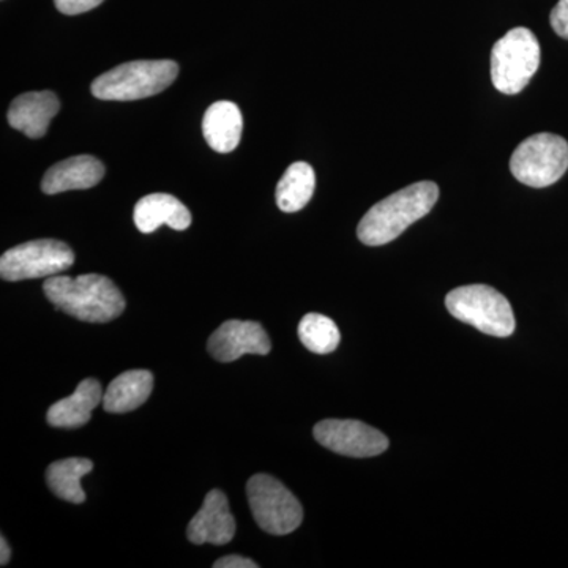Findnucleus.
Returning <instances> with one entry per match:
<instances>
[{
	"mask_svg": "<svg viewBox=\"0 0 568 568\" xmlns=\"http://www.w3.org/2000/svg\"><path fill=\"white\" fill-rule=\"evenodd\" d=\"M44 295L55 308L84 323L104 324L118 320L125 298L108 276L99 274L55 275L43 284Z\"/></svg>",
	"mask_w": 568,
	"mask_h": 568,
	"instance_id": "1",
	"label": "nucleus"
},
{
	"mask_svg": "<svg viewBox=\"0 0 568 568\" xmlns=\"http://www.w3.org/2000/svg\"><path fill=\"white\" fill-rule=\"evenodd\" d=\"M439 200V186L435 182L413 183L373 205L357 226L362 244L381 246L390 244L410 224L432 212Z\"/></svg>",
	"mask_w": 568,
	"mask_h": 568,
	"instance_id": "2",
	"label": "nucleus"
},
{
	"mask_svg": "<svg viewBox=\"0 0 568 568\" xmlns=\"http://www.w3.org/2000/svg\"><path fill=\"white\" fill-rule=\"evenodd\" d=\"M179 74L174 61H134L106 71L92 82V95L106 102H132L159 95Z\"/></svg>",
	"mask_w": 568,
	"mask_h": 568,
	"instance_id": "3",
	"label": "nucleus"
},
{
	"mask_svg": "<svg viewBox=\"0 0 568 568\" xmlns=\"http://www.w3.org/2000/svg\"><path fill=\"white\" fill-rule=\"evenodd\" d=\"M446 306L452 316L473 325L481 334L506 338L517 328L510 302L487 284H469L450 291Z\"/></svg>",
	"mask_w": 568,
	"mask_h": 568,
	"instance_id": "4",
	"label": "nucleus"
},
{
	"mask_svg": "<svg viewBox=\"0 0 568 568\" xmlns=\"http://www.w3.org/2000/svg\"><path fill=\"white\" fill-rule=\"evenodd\" d=\"M540 67V44L532 31L515 28L491 51V81L497 91L517 95Z\"/></svg>",
	"mask_w": 568,
	"mask_h": 568,
	"instance_id": "5",
	"label": "nucleus"
},
{
	"mask_svg": "<svg viewBox=\"0 0 568 568\" xmlns=\"http://www.w3.org/2000/svg\"><path fill=\"white\" fill-rule=\"evenodd\" d=\"M568 142L552 133H537L515 149L510 171L518 182L532 189L552 185L567 173Z\"/></svg>",
	"mask_w": 568,
	"mask_h": 568,
	"instance_id": "6",
	"label": "nucleus"
},
{
	"mask_svg": "<svg viewBox=\"0 0 568 568\" xmlns=\"http://www.w3.org/2000/svg\"><path fill=\"white\" fill-rule=\"evenodd\" d=\"M254 521L272 536L294 532L304 519V508L282 481L267 474H256L246 484Z\"/></svg>",
	"mask_w": 568,
	"mask_h": 568,
	"instance_id": "7",
	"label": "nucleus"
},
{
	"mask_svg": "<svg viewBox=\"0 0 568 568\" xmlns=\"http://www.w3.org/2000/svg\"><path fill=\"white\" fill-rule=\"evenodd\" d=\"M74 254L65 242L54 239L26 242L13 246L0 257V276L6 282L51 278L69 271Z\"/></svg>",
	"mask_w": 568,
	"mask_h": 568,
	"instance_id": "8",
	"label": "nucleus"
},
{
	"mask_svg": "<svg viewBox=\"0 0 568 568\" xmlns=\"http://www.w3.org/2000/svg\"><path fill=\"white\" fill-rule=\"evenodd\" d=\"M313 435L321 446L351 458L377 457L388 448L384 433L358 420L328 418L316 424Z\"/></svg>",
	"mask_w": 568,
	"mask_h": 568,
	"instance_id": "9",
	"label": "nucleus"
},
{
	"mask_svg": "<svg viewBox=\"0 0 568 568\" xmlns=\"http://www.w3.org/2000/svg\"><path fill=\"white\" fill-rule=\"evenodd\" d=\"M207 349L215 361L230 364L245 354L267 355L272 343L260 323L231 320L213 332Z\"/></svg>",
	"mask_w": 568,
	"mask_h": 568,
	"instance_id": "10",
	"label": "nucleus"
},
{
	"mask_svg": "<svg viewBox=\"0 0 568 568\" xmlns=\"http://www.w3.org/2000/svg\"><path fill=\"white\" fill-rule=\"evenodd\" d=\"M235 521L227 497L220 489L205 496L203 507L190 521L186 536L194 545H226L233 540Z\"/></svg>",
	"mask_w": 568,
	"mask_h": 568,
	"instance_id": "11",
	"label": "nucleus"
},
{
	"mask_svg": "<svg viewBox=\"0 0 568 568\" xmlns=\"http://www.w3.org/2000/svg\"><path fill=\"white\" fill-rule=\"evenodd\" d=\"M61 110L54 92H28L17 97L9 110V123L18 132L39 140L48 132L52 119Z\"/></svg>",
	"mask_w": 568,
	"mask_h": 568,
	"instance_id": "12",
	"label": "nucleus"
},
{
	"mask_svg": "<svg viewBox=\"0 0 568 568\" xmlns=\"http://www.w3.org/2000/svg\"><path fill=\"white\" fill-rule=\"evenodd\" d=\"M104 164L92 155H78L54 164L44 174L41 190L47 194L88 190L102 181Z\"/></svg>",
	"mask_w": 568,
	"mask_h": 568,
	"instance_id": "13",
	"label": "nucleus"
},
{
	"mask_svg": "<svg viewBox=\"0 0 568 568\" xmlns=\"http://www.w3.org/2000/svg\"><path fill=\"white\" fill-rule=\"evenodd\" d=\"M134 224L144 234H151L163 224L175 231H185L192 224V213L166 193H152L138 201L133 213Z\"/></svg>",
	"mask_w": 568,
	"mask_h": 568,
	"instance_id": "14",
	"label": "nucleus"
},
{
	"mask_svg": "<svg viewBox=\"0 0 568 568\" xmlns=\"http://www.w3.org/2000/svg\"><path fill=\"white\" fill-rule=\"evenodd\" d=\"M103 402V390L99 381H81L73 395L50 407L47 414L48 424L55 428H80L89 424L92 410Z\"/></svg>",
	"mask_w": 568,
	"mask_h": 568,
	"instance_id": "15",
	"label": "nucleus"
},
{
	"mask_svg": "<svg viewBox=\"0 0 568 568\" xmlns=\"http://www.w3.org/2000/svg\"><path fill=\"white\" fill-rule=\"evenodd\" d=\"M244 130V118L237 104L231 102L213 103L205 111L203 119V133L205 141L213 151L230 153L241 142Z\"/></svg>",
	"mask_w": 568,
	"mask_h": 568,
	"instance_id": "16",
	"label": "nucleus"
},
{
	"mask_svg": "<svg viewBox=\"0 0 568 568\" xmlns=\"http://www.w3.org/2000/svg\"><path fill=\"white\" fill-rule=\"evenodd\" d=\"M153 376L148 369H130L115 377L103 395L106 413L125 414L138 409L152 394Z\"/></svg>",
	"mask_w": 568,
	"mask_h": 568,
	"instance_id": "17",
	"label": "nucleus"
},
{
	"mask_svg": "<svg viewBox=\"0 0 568 568\" xmlns=\"http://www.w3.org/2000/svg\"><path fill=\"white\" fill-rule=\"evenodd\" d=\"M315 186L313 168L305 162L293 163L276 185V205L286 213L302 211L312 201Z\"/></svg>",
	"mask_w": 568,
	"mask_h": 568,
	"instance_id": "18",
	"label": "nucleus"
},
{
	"mask_svg": "<svg viewBox=\"0 0 568 568\" xmlns=\"http://www.w3.org/2000/svg\"><path fill=\"white\" fill-rule=\"evenodd\" d=\"M93 463L88 458H67L55 462L47 469L48 487L55 496L71 504H82L85 500L81 487L82 477L91 474Z\"/></svg>",
	"mask_w": 568,
	"mask_h": 568,
	"instance_id": "19",
	"label": "nucleus"
},
{
	"mask_svg": "<svg viewBox=\"0 0 568 568\" xmlns=\"http://www.w3.org/2000/svg\"><path fill=\"white\" fill-rule=\"evenodd\" d=\"M298 338L312 353L331 354L338 347L342 335L331 317L310 313L298 324Z\"/></svg>",
	"mask_w": 568,
	"mask_h": 568,
	"instance_id": "20",
	"label": "nucleus"
},
{
	"mask_svg": "<svg viewBox=\"0 0 568 568\" xmlns=\"http://www.w3.org/2000/svg\"><path fill=\"white\" fill-rule=\"evenodd\" d=\"M102 2L103 0H54L55 9L63 14H69V17L91 11Z\"/></svg>",
	"mask_w": 568,
	"mask_h": 568,
	"instance_id": "21",
	"label": "nucleus"
},
{
	"mask_svg": "<svg viewBox=\"0 0 568 568\" xmlns=\"http://www.w3.org/2000/svg\"><path fill=\"white\" fill-rule=\"evenodd\" d=\"M549 22L559 37L568 40V0H559L558 6L549 14Z\"/></svg>",
	"mask_w": 568,
	"mask_h": 568,
	"instance_id": "22",
	"label": "nucleus"
},
{
	"mask_svg": "<svg viewBox=\"0 0 568 568\" xmlns=\"http://www.w3.org/2000/svg\"><path fill=\"white\" fill-rule=\"evenodd\" d=\"M213 568H257V564L252 559H246L244 556H224V558L216 560Z\"/></svg>",
	"mask_w": 568,
	"mask_h": 568,
	"instance_id": "23",
	"label": "nucleus"
},
{
	"mask_svg": "<svg viewBox=\"0 0 568 568\" xmlns=\"http://www.w3.org/2000/svg\"><path fill=\"white\" fill-rule=\"evenodd\" d=\"M0 549H2V556H0V566H7L10 562L11 549L7 544L6 537L0 538Z\"/></svg>",
	"mask_w": 568,
	"mask_h": 568,
	"instance_id": "24",
	"label": "nucleus"
}]
</instances>
